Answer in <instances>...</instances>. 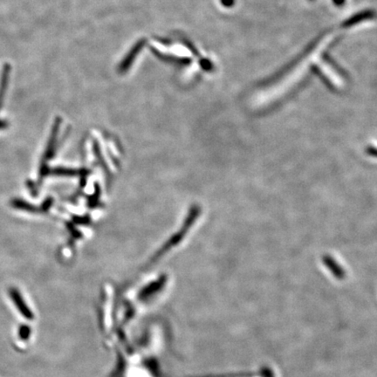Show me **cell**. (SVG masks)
Wrapping results in <instances>:
<instances>
[{
	"label": "cell",
	"instance_id": "obj_3",
	"mask_svg": "<svg viewBox=\"0 0 377 377\" xmlns=\"http://www.w3.org/2000/svg\"><path fill=\"white\" fill-rule=\"evenodd\" d=\"M333 4H336L337 6H341L345 4L346 0H333Z\"/></svg>",
	"mask_w": 377,
	"mask_h": 377
},
{
	"label": "cell",
	"instance_id": "obj_2",
	"mask_svg": "<svg viewBox=\"0 0 377 377\" xmlns=\"http://www.w3.org/2000/svg\"><path fill=\"white\" fill-rule=\"evenodd\" d=\"M10 73H11V66L8 63H5L3 67L2 74H1V81H0V110H1L2 104L4 102L5 90L8 87Z\"/></svg>",
	"mask_w": 377,
	"mask_h": 377
},
{
	"label": "cell",
	"instance_id": "obj_5",
	"mask_svg": "<svg viewBox=\"0 0 377 377\" xmlns=\"http://www.w3.org/2000/svg\"><path fill=\"white\" fill-rule=\"evenodd\" d=\"M4 125H5V123L4 122H2V121H0V128H3V127H4Z\"/></svg>",
	"mask_w": 377,
	"mask_h": 377
},
{
	"label": "cell",
	"instance_id": "obj_4",
	"mask_svg": "<svg viewBox=\"0 0 377 377\" xmlns=\"http://www.w3.org/2000/svg\"><path fill=\"white\" fill-rule=\"evenodd\" d=\"M223 4L226 6H231L234 3V0H222Z\"/></svg>",
	"mask_w": 377,
	"mask_h": 377
},
{
	"label": "cell",
	"instance_id": "obj_1",
	"mask_svg": "<svg viewBox=\"0 0 377 377\" xmlns=\"http://www.w3.org/2000/svg\"><path fill=\"white\" fill-rule=\"evenodd\" d=\"M376 16V13L371 10H366L361 12H358L352 17H350L347 21H345L342 24L343 27H350L353 26L355 24H359L362 21H368L373 19Z\"/></svg>",
	"mask_w": 377,
	"mask_h": 377
}]
</instances>
